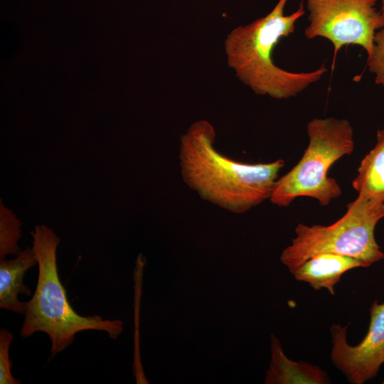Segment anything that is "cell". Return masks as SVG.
<instances>
[{"label": "cell", "instance_id": "8992f818", "mask_svg": "<svg viewBox=\"0 0 384 384\" xmlns=\"http://www.w3.org/2000/svg\"><path fill=\"white\" fill-rule=\"evenodd\" d=\"M376 4L377 0H306L309 24L304 36L331 41L332 70L338 52L345 46H359L370 55L375 33L384 28V14Z\"/></svg>", "mask_w": 384, "mask_h": 384}, {"label": "cell", "instance_id": "5bb4252c", "mask_svg": "<svg viewBox=\"0 0 384 384\" xmlns=\"http://www.w3.org/2000/svg\"><path fill=\"white\" fill-rule=\"evenodd\" d=\"M13 334L6 329H0V384H20L21 381L11 373L12 363L9 358Z\"/></svg>", "mask_w": 384, "mask_h": 384}, {"label": "cell", "instance_id": "ba28073f", "mask_svg": "<svg viewBox=\"0 0 384 384\" xmlns=\"http://www.w3.org/2000/svg\"><path fill=\"white\" fill-rule=\"evenodd\" d=\"M357 267H368L362 261L351 257L321 253L309 257L292 274L297 280L308 283L314 289L326 288L334 295V287L343 273Z\"/></svg>", "mask_w": 384, "mask_h": 384}, {"label": "cell", "instance_id": "9a60e30c", "mask_svg": "<svg viewBox=\"0 0 384 384\" xmlns=\"http://www.w3.org/2000/svg\"><path fill=\"white\" fill-rule=\"evenodd\" d=\"M381 1V11L384 14V0H380Z\"/></svg>", "mask_w": 384, "mask_h": 384}, {"label": "cell", "instance_id": "277c9868", "mask_svg": "<svg viewBox=\"0 0 384 384\" xmlns=\"http://www.w3.org/2000/svg\"><path fill=\"white\" fill-rule=\"evenodd\" d=\"M309 142L298 163L277 178L270 198L287 207L298 197L313 198L322 206L338 198L342 190L327 173L330 167L354 149L353 127L346 119L314 118L306 124Z\"/></svg>", "mask_w": 384, "mask_h": 384}, {"label": "cell", "instance_id": "2e32d148", "mask_svg": "<svg viewBox=\"0 0 384 384\" xmlns=\"http://www.w3.org/2000/svg\"><path fill=\"white\" fill-rule=\"evenodd\" d=\"M383 383V384H384V380H383V383Z\"/></svg>", "mask_w": 384, "mask_h": 384}, {"label": "cell", "instance_id": "4fadbf2b", "mask_svg": "<svg viewBox=\"0 0 384 384\" xmlns=\"http://www.w3.org/2000/svg\"><path fill=\"white\" fill-rule=\"evenodd\" d=\"M369 71L375 76V82L384 87V28L375 33L373 50L367 58Z\"/></svg>", "mask_w": 384, "mask_h": 384}, {"label": "cell", "instance_id": "30bf717a", "mask_svg": "<svg viewBox=\"0 0 384 384\" xmlns=\"http://www.w3.org/2000/svg\"><path fill=\"white\" fill-rule=\"evenodd\" d=\"M266 384H326L330 379L319 366L287 357L279 339L271 335V361L266 372Z\"/></svg>", "mask_w": 384, "mask_h": 384}, {"label": "cell", "instance_id": "6da1fadb", "mask_svg": "<svg viewBox=\"0 0 384 384\" xmlns=\"http://www.w3.org/2000/svg\"><path fill=\"white\" fill-rule=\"evenodd\" d=\"M215 137L214 127L205 119L193 122L181 135L179 166L187 186L203 200L236 214L270 199L284 161H236L216 149Z\"/></svg>", "mask_w": 384, "mask_h": 384}, {"label": "cell", "instance_id": "52a82bcc", "mask_svg": "<svg viewBox=\"0 0 384 384\" xmlns=\"http://www.w3.org/2000/svg\"><path fill=\"white\" fill-rule=\"evenodd\" d=\"M364 338L356 346L347 342L348 326L333 324L331 358L334 365L352 384H363L375 377L384 363V302L374 301Z\"/></svg>", "mask_w": 384, "mask_h": 384}, {"label": "cell", "instance_id": "7a4b0ae2", "mask_svg": "<svg viewBox=\"0 0 384 384\" xmlns=\"http://www.w3.org/2000/svg\"><path fill=\"white\" fill-rule=\"evenodd\" d=\"M288 0H279L266 16L239 26L226 36L224 48L228 66L255 94L281 100L297 95L319 81L328 71L323 64L310 72H291L277 66L272 55L283 38L294 32L296 22L304 14V4L284 14Z\"/></svg>", "mask_w": 384, "mask_h": 384}, {"label": "cell", "instance_id": "3957f363", "mask_svg": "<svg viewBox=\"0 0 384 384\" xmlns=\"http://www.w3.org/2000/svg\"><path fill=\"white\" fill-rule=\"evenodd\" d=\"M31 235L38 276L35 292L26 302L20 335L27 338L36 332L46 333L51 342L48 361L67 348L80 331H104L117 339L124 330L122 320L81 316L70 304L58 272L56 254L60 239L57 234L46 225H37Z\"/></svg>", "mask_w": 384, "mask_h": 384}, {"label": "cell", "instance_id": "7c38bea8", "mask_svg": "<svg viewBox=\"0 0 384 384\" xmlns=\"http://www.w3.org/2000/svg\"><path fill=\"white\" fill-rule=\"evenodd\" d=\"M21 222L0 200V260L8 255L16 256L21 251Z\"/></svg>", "mask_w": 384, "mask_h": 384}, {"label": "cell", "instance_id": "9c48e42d", "mask_svg": "<svg viewBox=\"0 0 384 384\" xmlns=\"http://www.w3.org/2000/svg\"><path fill=\"white\" fill-rule=\"evenodd\" d=\"M37 264L32 247L21 250L14 259L0 260V308L24 315L26 302L18 299L19 294L31 295L23 284L26 272Z\"/></svg>", "mask_w": 384, "mask_h": 384}, {"label": "cell", "instance_id": "8fae6325", "mask_svg": "<svg viewBox=\"0 0 384 384\" xmlns=\"http://www.w3.org/2000/svg\"><path fill=\"white\" fill-rule=\"evenodd\" d=\"M352 186L358 196L384 202V127L377 131L376 144L361 160Z\"/></svg>", "mask_w": 384, "mask_h": 384}, {"label": "cell", "instance_id": "5b68a950", "mask_svg": "<svg viewBox=\"0 0 384 384\" xmlns=\"http://www.w3.org/2000/svg\"><path fill=\"white\" fill-rule=\"evenodd\" d=\"M384 218V202L360 196L347 205L345 214L329 225L299 223L296 237L281 254V262L293 274L309 257L334 253L359 260L370 267L384 259L375 238L377 223Z\"/></svg>", "mask_w": 384, "mask_h": 384}]
</instances>
